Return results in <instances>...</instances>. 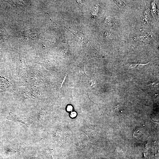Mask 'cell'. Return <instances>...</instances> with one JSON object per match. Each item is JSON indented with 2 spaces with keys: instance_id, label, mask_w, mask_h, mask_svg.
Listing matches in <instances>:
<instances>
[{
  "instance_id": "1",
  "label": "cell",
  "mask_w": 159,
  "mask_h": 159,
  "mask_svg": "<svg viewBox=\"0 0 159 159\" xmlns=\"http://www.w3.org/2000/svg\"><path fill=\"white\" fill-rule=\"evenodd\" d=\"M6 118L12 121L21 122L27 126L29 125L33 121L32 118L20 117L16 116L11 112L9 113V115Z\"/></svg>"
},
{
  "instance_id": "2",
  "label": "cell",
  "mask_w": 159,
  "mask_h": 159,
  "mask_svg": "<svg viewBox=\"0 0 159 159\" xmlns=\"http://www.w3.org/2000/svg\"><path fill=\"white\" fill-rule=\"evenodd\" d=\"M114 1L115 3H116L120 8H123L125 6V3L123 1L119 0H115Z\"/></svg>"
},
{
  "instance_id": "3",
  "label": "cell",
  "mask_w": 159,
  "mask_h": 159,
  "mask_svg": "<svg viewBox=\"0 0 159 159\" xmlns=\"http://www.w3.org/2000/svg\"><path fill=\"white\" fill-rule=\"evenodd\" d=\"M105 23L109 25H112L113 24L114 21L113 19L109 17H107L105 19Z\"/></svg>"
},
{
  "instance_id": "4",
  "label": "cell",
  "mask_w": 159,
  "mask_h": 159,
  "mask_svg": "<svg viewBox=\"0 0 159 159\" xmlns=\"http://www.w3.org/2000/svg\"><path fill=\"white\" fill-rule=\"evenodd\" d=\"M76 115L77 114L76 112H74L71 113L70 116L72 117H74L76 116Z\"/></svg>"
},
{
  "instance_id": "5",
  "label": "cell",
  "mask_w": 159,
  "mask_h": 159,
  "mask_svg": "<svg viewBox=\"0 0 159 159\" xmlns=\"http://www.w3.org/2000/svg\"><path fill=\"white\" fill-rule=\"evenodd\" d=\"M72 107L71 105H69L67 106V110L68 111H70L72 110Z\"/></svg>"
}]
</instances>
